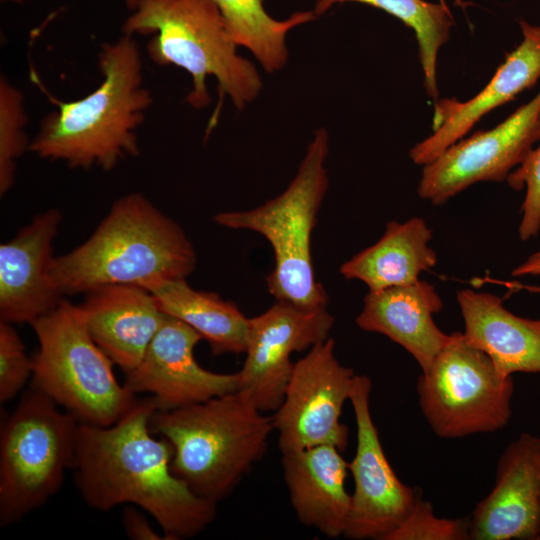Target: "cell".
<instances>
[{"mask_svg":"<svg viewBox=\"0 0 540 540\" xmlns=\"http://www.w3.org/2000/svg\"><path fill=\"white\" fill-rule=\"evenodd\" d=\"M156 410L149 396L111 426L80 423L72 465L76 486L93 509L138 506L167 540L190 538L214 521L217 503L195 494L172 472V445L150 429Z\"/></svg>","mask_w":540,"mask_h":540,"instance_id":"1","label":"cell"},{"mask_svg":"<svg viewBox=\"0 0 540 540\" xmlns=\"http://www.w3.org/2000/svg\"><path fill=\"white\" fill-rule=\"evenodd\" d=\"M197 263L182 228L140 193L119 198L91 236L54 258L51 278L64 295L112 284L186 279Z\"/></svg>","mask_w":540,"mask_h":540,"instance_id":"2","label":"cell"},{"mask_svg":"<svg viewBox=\"0 0 540 540\" xmlns=\"http://www.w3.org/2000/svg\"><path fill=\"white\" fill-rule=\"evenodd\" d=\"M102 83L82 99L58 103L47 115L29 150L71 168L113 169L139 154L137 128L152 103L143 85V66L136 41L125 34L104 44L99 53Z\"/></svg>","mask_w":540,"mask_h":540,"instance_id":"3","label":"cell"},{"mask_svg":"<svg viewBox=\"0 0 540 540\" xmlns=\"http://www.w3.org/2000/svg\"><path fill=\"white\" fill-rule=\"evenodd\" d=\"M263 413L248 393L238 390L156 410L150 429L172 445V472L195 494L217 503L265 454L274 426Z\"/></svg>","mask_w":540,"mask_h":540,"instance_id":"4","label":"cell"},{"mask_svg":"<svg viewBox=\"0 0 540 540\" xmlns=\"http://www.w3.org/2000/svg\"><path fill=\"white\" fill-rule=\"evenodd\" d=\"M134 10L124 23V33L155 34L148 43L153 61L183 68L192 76L189 104L198 109L207 106L206 79H217L220 101L211 128L225 95L238 109L257 97L262 88L259 73L237 54V44L212 0H137Z\"/></svg>","mask_w":540,"mask_h":540,"instance_id":"5","label":"cell"},{"mask_svg":"<svg viewBox=\"0 0 540 540\" xmlns=\"http://www.w3.org/2000/svg\"><path fill=\"white\" fill-rule=\"evenodd\" d=\"M328 134L315 132L295 178L277 197L248 211L221 212L214 221L226 228L259 233L270 243L274 268L266 277L276 300L301 309L327 308L328 296L314 272L311 237L328 187L325 161Z\"/></svg>","mask_w":540,"mask_h":540,"instance_id":"6","label":"cell"},{"mask_svg":"<svg viewBox=\"0 0 540 540\" xmlns=\"http://www.w3.org/2000/svg\"><path fill=\"white\" fill-rule=\"evenodd\" d=\"M39 348L32 382L80 423L108 427L134 405L113 361L90 335L79 306L66 300L31 324Z\"/></svg>","mask_w":540,"mask_h":540,"instance_id":"7","label":"cell"},{"mask_svg":"<svg viewBox=\"0 0 540 540\" xmlns=\"http://www.w3.org/2000/svg\"><path fill=\"white\" fill-rule=\"evenodd\" d=\"M80 422L32 386L6 419L0 436V525L42 506L72 468Z\"/></svg>","mask_w":540,"mask_h":540,"instance_id":"8","label":"cell"},{"mask_svg":"<svg viewBox=\"0 0 540 540\" xmlns=\"http://www.w3.org/2000/svg\"><path fill=\"white\" fill-rule=\"evenodd\" d=\"M421 411L433 432L445 439L495 432L511 417L512 375L453 332L417 382Z\"/></svg>","mask_w":540,"mask_h":540,"instance_id":"9","label":"cell"},{"mask_svg":"<svg viewBox=\"0 0 540 540\" xmlns=\"http://www.w3.org/2000/svg\"><path fill=\"white\" fill-rule=\"evenodd\" d=\"M355 376L336 358L330 337L294 363L283 400L272 416L282 454L319 445L346 449L348 428L340 417Z\"/></svg>","mask_w":540,"mask_h":540,"instance_id":"10","label":"cell"},{"mask_svg":"<svg viewBox=\"0 0 540 540\" xmlns=\"http://www.w3.org/2000/svg\"><path fill=\"white\" fill-rule=\"evenodd\" d=\"M539 140L540 91L494 128L460 139L424 165L418 194L441 205L475 183L504 181Z\"/></svg>","mask_w":540,"mask_h":540,"instance_id":"11","label":"cell"},{"mask_svg":"<svg viewBox=\"0 0 540 540\" xmlns=\"http://www.w3.org/2000/svg\"><path fill=\"white\" fill-rule=\"evenodd\" d=\"M371 379L356 375L350 394L356 428L355 455L348 463L354 480L346 538H385L414 507L419 489L404 484L391 467L370 412Z\"/></svg>","mask_w":540,"mask_h":540,"instance_id":"12","label":"cell"},{"mask_svg":"<svg viewBox=\"0 0 540 540\" xmlns=\"http://www.w3.org/2000/svg\"><path fill=\"white\" fill-rule=\"evenodd\" d=\"M333 324L334 317L327 308L305 310L279 300L249 318L246 358L237 372L239 390L248 393L262 412H275L293 370L291 354L329 338Z\"/></svg>","mask_w":540,"mask_h":540,"instance_id":"13","label":"cell"},{"mask_svg":"<svg viewBox=\"0 0 540 540\" xmlns=\"http://www.w3.org/2000/svg\"><path fill=\"white\" fill-rule=\"evenodd\" d=\"M202 336L183 321L165 314L140 363L125 373L133 394L148 393L157 410H172L239 390L238 373L209 371L197 362Z\"/></svg>","mask_w":540,"mask_h":540,"instance_id":"14","label":"cell"},{"mask_svg":"<svg viewBox=\"0 0 540 540\" xmlns=\"http://www.w3.org/2000/svg\"><path fill=\"white\" fill-rule=\"evenodd\" d=\"M61 221L58 209H48L0 245V321L33 324L63 300L51 278Z\"/></svg>","mask_w":540,"mask_h":540,"instance_id":"15","label":"cell"},{"mask_svg":"<svg viewBox=\"0 0 540 540\" xmlns=\"http://www.w3.org/2000/svg\"><path fill=\"white\" fill-rule=\"evenodd\" d=\"M539 505L540 438L522 433L502 453L495 485L469 519V539H539Z\"/></svg>","mask_w":540,"mask_h":540,"instance_id":"16","label":"cell"},{"mask_svg":"<svg viewBox=\"0 0 540 540\" xmlns=\"http://www.w3.org/2000/svg\"><path fill=\"white\" fill-rule=\"evenodd\" d=\"M523 40L499 66L489 83L471 99L436 101L433 133L409 152L411 160L426 165L462 139L485 114L511 101L540 78V26L519 21Z\"/></svg>","mask_w":540,"mask_h":540,"instance_id":"17","label":"cell"},{"mask_svg":"<svg viewBox=\"0 0 540 540\" xmlns=\"http://www.w3.org/2000/svg\"><path fill=\"white\" fill-rule=\"evenodd\" d=\"M78 306L94 341L124 373L140 363L165 316L152 293L134 284L94 289Z\"/></svg>","mask_w":540,"mask_h":540,"instance_id":"18","label":"cell"},{"mask_svg":"<svg viewBox=\"0 0 540 540\" xmlns=\"http://www.w3.org/2000/svg\"><path fill=\"white\" fill-rule=\"evenodd\" d=\"M442 307L435 287L418 279L410 284L369 291L356 324L402 346L425 371L450 338L433 319Z\"/></svg>","mask_w":540,"mask_h":540,"instance_id":"19","label":"cell"},{"mask_svg":"<svg viewBox=\"0 0 540 540\" xmlns=\"http://www.w3.org/2000/svg\"><path fill=\"white\" fill-rule=\"evenodd\" d=\"M332 445L282 454L289 498L298 520L329 538L344 535L351 495L345 487L348 462Z\"/></svg>","mask_w":540,"mask_h":540,"instance_id":"20","label":"cell"},{"mask_svg":"<svg viewBox=\"0 0 540 540\" xmlns=\"http://www.w3.org/2000/svg\"><path fill=\"white\" fill-rule=\"evenodd\" d=\"M456 297L464 336L490 357L500 373L540 372V319L515 315L489 292L462 289Z\"/></svg>","mask_w":540,"mask_h":540,"instance_id":"21","label":"cell"},{"mask_svg":"<svg viewBox=\"0 0 540 540\" xmlns=\"http://www.w3.org/2000/svg\"><path fill=\"white\" fill-rule=\"evenodd\" d=\"M431 239L432 231L423 218L389 221L382 237L343 263L340 274L362 281L369 291L413 283L437 263Z\"/></svg>","mask_w":540,"mask_h":540,"instance_id":"22","label":"cell"},{"mask_svg":"<svg viewBox=\"0 0 540 540\" xmlns=\"http://www.w3.org/2000/svg\"><path fill=\"white\" fill-rule=\"evenodd\" d=\"M160 309L196 330L213 355L245 353L249 318L238 306L218 294L193 289L186 279L149 285Z\"/></svg>","mask_w":540,"mask_h":540,"instance_id":"23","label":"cell"},{"mask_svg":"<svg viewBox=\"0 0 540 540\" xmlns=\"http://www.w3.org/2000/svg\"><path fill=\"white\" fill-rule=\"evenodd\" d=\"M237 44L250 50L267 72L282 69L288 59L287 33L315 18L313 11L296 12L286 20L272 18L264 0H212Z\"/></svg>","mask_w":540,"mask_h":540,"instance_id":"24","label":"cell"},{"mask_svg":"<svg viewBox=\"0 0 540 540\" xmlns=\"http://www.w3.org/2000/svg\"><path fill=\"white\" fill-rule=\"evenodd\" d=\"M358 2L381 9L402 21L416 36L427 95L438 100L437 56L449 40L454 19L447 4L425 0H318L315 15L326 12L336 3Z\"/></svg>","mask_w":540,"mask_h":540,"instance_id":"25","label":"cell"},{"mask_svg":"<svg viewBox=\"0 0 540 540\" xmlns=\"http://www.w3.org/2000/svg\"><path fill=\"white\" fill-rule=\"evenodd\" d=\"M21 92L3 76L0 80V194L15 182L16 161L29 149Z\"/></svg>","mask_w":540,"mask_h":540,"instance_id":"26","label":"cell"},{"mask_svg":"<svg viewBox=\"0 0 540 540\" xmlns=\"http://www.w3.org/2000/svg\"><path fill=\"white\" fill-rule=\"evenodd\" d=\"M385 540H470L469 520L437 517L419 490L411 512Z\"/></svg>","mask_w":540,"mask_h":540,"instance_id":"27","label":"cell"},{"mask_svg":"<svg viewBox=\"0 0 540 540\" xmlns=\"http://www.w3.org/2000/svg\"><path fill=\"white\" fill-rule=\"evenodd\" d=\"M33 373V361L11 323L0 321V402L14 399Z\"/></svg>","mask_w":540,"mask_h":540,"instance_id":"28","label":"cell"},{"mask_svg":"<svg viewBox=\"0 0 540 540\" xmlns=\"http://www.w3.org/2000/svg\"><path fill=\"white\" fill-rule=\"evenodd\" d=\"M506 180L514 190L526 187L518 233L521 240L527 241L540 231V144Z\"/></svg>","mask_w":540,"mask_h":540,"instance_id":"29","label":"cell"},{"mask_svg":"<svg viewBox=\"0 0 540 540\" xmlns=\"http://www.w3.org/2000/svg\"><path fill=\"white\" fill-rule=\"evenodd\" d=\"M125 534L133 540H167L164 534L156 532L144 514L134 505L128 504L122 514Z\"/></svg>","mask_w":540,"mask_h":540,"instance_id":"30","label":"cell"},{"mask_svg":"<svg viewBox=\"0 0 540 540\" xmlns=\"http://www.w3.org/2000/svg\"><path fill=\"white\" fill-rule=\"evenodd\" d=\"M513 276L540 275V250L530 255L512 271Z\"/></svg>","mask_w":540,"mask_h":540,"instance_id":"31","label":"cell"},{"mask_svg":"<svg viewBox=\"0 0 540 540\" xmlns=\"http://www.w3.org/2000/svg\"><path fill=\"white\" fill-rule=\"evenodd\" d=\"M10 1H21V0H10ZM127 5L132 9L135 8L137 0H125Z\"/></svg>","mask_w":540,"mask_h":540,"instance_id":"32","label":"cell"},{"mask_svg":"<svg viewBox=\"0 0 540 540\" xmlns=\"http://www.w3.org/2000/svg\"><path fill=\"white\" fill-rule=\"evenodd\" d=\"M539 539H540V505H539Z\"/></svg>","mask_w":540,"mask_h":540,"instance_id":"33","label":"cell"},{"mask_svg":"<svg viewBox=\"0 0 540 540\" xmlns=\"http://www.w3.org/2000/svg\"><path fill=\"white\" fill-rule=\"evenodd\" d=\"M439 2L442 3V4H446L445 0H439Z\"/></svg>","mask_w":540,"mask_h":540,"instance_id":"34","label":"cell"}]
</instances>
